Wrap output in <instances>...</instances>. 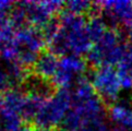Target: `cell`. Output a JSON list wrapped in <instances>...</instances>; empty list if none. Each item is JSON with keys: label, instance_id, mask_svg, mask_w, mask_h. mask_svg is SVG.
Segmentation results:
<instances>
[{"label": "cell", "instance_id": "obj_16", "mask_svg": "<svg viewBox=\"0 0 132 131\" xmlns=\"http://www.w3.org/2000/svg\"><path fill=\"white\" fill-rule=\"evenodd\" d=\"M13 4L14 3L11 1H0V18H2L8 11H11Z\"/></svg>", "mask_w": 132, "mask_h": 131}, {"label": "cell", "instance_id": "obj_19", "mask_svg": "<svg viewBox=\"0 0 132 131\" xmlns=\"http://www.w3.org/2000/svg\"><path fill=\"white\" fill-rule=\"evenodd\" d=\"M107 131H125V130L121 128H118V127H114V128H108Z\"/></svg>", "mask_w": 132, "mask_h": 131}, {"label": "cell", "instance_id": "obj_9", "mask_svg": "<svg viewBox=\"0 0 132 131\" xmlns=\"http://www.w3.org/2000/svg\"><path fill=\"white\" fill-rule=\"evenodd\" d=\"M108 116L116 127L132 131V108L126 103H114L108 108Z\"/></svg>", "mask_w": 132, "mask_h": 131}, {"label": "cell", "instance_id": "obj_6", "mask_svg": "<svg viewBox=\"0 0 132 131\" xmlns=\"http://www.w3.org/2000/svg\"><path fill=\"white\" fill-rule=\"evenodd\" d=\"M86 62L80 56L67 55L61 57L53 83L57 88H70L84 77Z\"/></svg>", "mask_w": 132, "mask_h": 131}, {"label": "cell", "instance_id": "obj_7", "mask_svg": "<svg viewBox=\"0 0 132 131\" xmlns=\"http://www.w3.org/2000/svg\"><path fill=\"white\" fill-rule=\"evenodd\" d=\"M101 13L104 20L112 25L122 24L126 27L132 26V1H100Z\"/></svg>", "mask_w": 132, "mask_h": 131}, {"label": "cell", "instance_id": "obj_4", "mask_svg": "<svg viewBox=\"0 0 132 131\" xmlns=\"http://www.w3.org/2000/svg\"><path fill=\"white\" fill-rule=\"evenodd\" d=\"M91 83L104 103L114 104L120 94L121 85L118 71L114 66H101L95 68Z\"/></svg>", "mask_w": 132, "mask_h": 131}, {"label": "cell", "instance_id": "obj_3", "mask_svg": "<svg viewBox=\"0 0 132 131\" xmlns=\"http://www.w3.org/2000/svg\"><path fill=\"white\" fill-rule=\"evenodd\" d=\"M71 88H58L57 92L43 104L33 121V125L37 128H56L62 122L65 115L71 108Z\"/></svg>", "mask_w": 132, "mask_h": 131}, {"label": "cell", "instance_id": "obj_8", "mask_svg": "<svg viewBox=\"0 0 132 131\" xmlns=\"http://www.w3.org/2000/svg\"><path fill=\"white\" fill-rule=\"evenodd\" d=\"M59 60L60 58L58 56L51 53L50 50L42 51L36 60V62L31 69L33 70L32 73H34L35 76L42 79H45V80L53 81L55 74L57 72Z\"/></svg>", "mask_w": 132, "mask_h": 131}, {"label": "cell", "instance_id": "obj_14", "mask_svg": "<svg viewBox=\"0 0 132 131\" xmlns=\"http://www.w3.org/2000/svg\"><path fill=\"white\" fill-rule=\"evenodd\" d=\"M65 11L73 13L77 15H85L91 13L93 9V2L85 1V0H72L64 3Z\"/></svg>", "mask_w": 132, "mask_h": 131}, {"label": "cell", "instance_id": "obj_13", "mask_svg": "<svg viewBox=\"0 0 132 131\" xmlns=\"http://www.w3.org/2000/svg\"><path fill=\"white\" fill-rule=\"evenodd\" d=\"M106 31L107 26L105 20L100 15H91L87 20V32L93 43H96Z\"/></svg>", "mask_w": 132, "mask_h": 131}, {"label": "cell", "instance_id": "obj_1", "mask_svg": "<svg viewBox=\"0 0 132 131\" xmlns=\"http://www.w3.org/2000/svg\"><path fill=\"white\" fill-rule=\"evenodd\" d=\"M59 31L48 42L49 50L58 57L67 55H87L93 47V42L87 32V20L64 11L60 14Z\"/></svg>", "mask_w": 132, "mask_h": 131}, {"label": "cell", "instance_id": "obj_12", "mask_svg": "<svg viewBox=\"0 0 132 131\" xmlns=\"http://www.w3.org/2000/svg\"><path fill=\"white\" fill-rule=\"evenodd\" d=\"M15 27L9 18H0V51L10 45L15 36Z\"/></svg>", "mask_w": 132, "mask_h": 131}, {"label": "cell", "instance_id": "obj_10", "mask_svg": "<svg viewBox=\"0 0 132 131\" xmlns=\"http://www.w3.org/2000/svg\"><path fill=\"white\" fill-rule=\"evenodd\" d=\"M26 94L22 90L12 88L0 96V110L10 111L21 116L22 108L24 106Z\"/></svg>", "mask_w": 132, "mask_h": 131}, {"label": "cell", "instance_id": "obj_11", "mask_svg": "<svg viewBox=\"0 0 132 131\" xmlns=\"http://www.w3.org/2000/svg\"><path fill=\"white\" fill-rule=\"evenodd\" d=\"M106 115L86 117L80 120L77 131H107Z\"/></svg>", "mask_w": 132, "mask_h": 131}, {"label": "cell", "instance_id": "obj_5", "mask_svg": "<svg viewBox=\"0 0 132 131\" xmlns=\"http://www.w3.org/2000/svg\"><path fill=\"white\" fill-rule=\"evenodd\" d=\"M26 25L42 30L53 20L54 15L59 13L64 3L61 1H22Z\"/></svg>", "mask_w": 132, "mask_h": 131}, {"label": "cell", "instance_id": "obj_15", "mask_svg": "<svg viewBox=\"0 0 132 131\" xmlns=\"http://www.w3.org/2000/svg\"><path fill=\"white\" fill-rule=\"evenodd\" d=\"M13 88V84L7 70L4 69L2 63H0V96L4 94L6 92Z\"/></svg>", "mask_w": 132, "mask_h": 131}, {"label": "cell", "instance_id": "obj_2", "mask_svg": "<svg viewBox=\"0 0 132 131\" xmlns=\"http://www.w3.org/2000/svg\"><path fill=\"white\" fill-rule=\"evenodd\" d=\"M128 42H123L121 33L117 29H107L104 35L93 45L86 55L87 63L94 68L101 66L119 64L128 51Z\"/></svg>", "mask_w": 132, "mask_h": 131}, {"label": "cell", "instance_id": "obj_17", "mask_svg": "<svg viewBox=\"0 0 132 131\" xmlns=\"http://www.w3.org/2000/svg\"><path fill=\"white\" fill-rule=\"evenodd\" d=\"M127 29V39H128V43L132 46V26L129 27H126Z\"/></svg>", "mask_w": 132, "mask_h": 131}, {"label": "cell", "instance_id": "obj_18", "mask_svg": "<svg viewBox=\"0 0 132 131\" xmlns=\"http://www.w3.org/2000/svg\"><path fill=\"white\" fill-rule=\"evenodd\" d=\"M31 131H59L58 128H53V129H45V128H37L33 125V127L31 129Z\"/></svg>", "mask_w": 132, "mask_h": 131}]
</instances>
